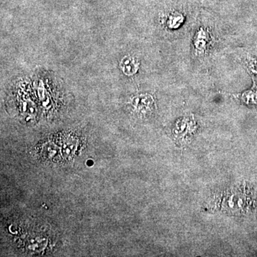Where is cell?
<instances>
[{"label":"cell","instance_id":"cell-3","mask_svg":"<svg viewBox=\"0 0 257 257\" xmlns=\"http://www.w3.org/2000/svg\"><path fill=\"white\" fill-rule=\"evenodd\" d=\"M121 67L125 74L127 75H133L138 72L139 64L133 57H125L121 62Z\"/></svg>","mask_w":257,"mask_h":257},{"label":"cell","instance_id":"cell-4","mask_svg":"<svg viewBox=\"0 0 257 257\" xmlns=\"http://www.w3.org/2000/svg\"><path fill=\"white\" fill-rule=\"evenodd\" d=\"M44 154L49 158H52V157H54L56 156V154L57 153V147H55V145H47L46 147H45V150H44Z\"/></svg>","mask_w":257,"mask_h":257},{"label":"cell","instance_id":"cell-2","mask_svg":"<svg viewBox=\"0 0 257 257\" xmlns=\"http://www.w3.org/2000/svg\"><path fill=\"white\" fill-rule=\"evenodd\" d=\"M184 22L183 15L181 14L179 12H173L167 17L166 25L170 30H176V29L180 28Z\"/></svg>","mask_w":257,"mask_h":257},{"label":"cell","instance_id":"cell-1","mask_svg":"<svg viewBox=\"0 0 257 257\" xmlns=\"http://www.w3.org/2000/svg\"><path fill=\"white\" fill-rule=\"evenodd\" d=\"M211 38L209 30L201 28L196 33L194 38V52L197 55H204L211 46Z\"/></svg>","mask_w":257,"mask_h":257}]
</instances>
